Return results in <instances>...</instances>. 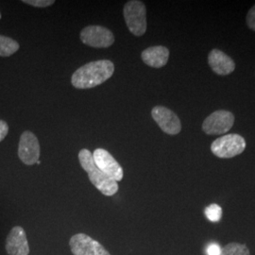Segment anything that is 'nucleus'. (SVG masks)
<instances>
[{
	"instance_id": "nucleus-1",
	"label": "nucleus",
	"mask_w": 255,
	"mask_h": 255,
	"mask_svg": "<svg viewBox=\"0 0 255 255\" xmlns=\"http://www.w3.org/2000/svg\"><path fill=\"white\" fill-rule=\"evenodd\" d=\"M115 72V65L109 60H100L84 64L72 75L71 83L78 89H89L109 80Z\"/></svg>"
},
{
	"instance_id": "nucleus-2",
	"label": "nucleus",
	"mask_w": 255,
	"mask_h": 255,
	"mask_svg": "<svg viewBox=\"0 0 255 255\" xmlns=\"http://www.w3.org/2000/svg\"><path fill=\"white\" fill-rule=\"evenodd\" d=\"M79 160L82 168L88 174L90 182L99 191L107 197L114 196L116 193H118L119 189L118 182L103 173L97 166L93 158V153L88 149L83 148L80 151Z\"/></svg>"
},
{
	"instance_id": "nucleus-3",
	"label": "nucleus",
	"mask_w": 255,
	"mask_h": 255,
	"mask_svg": "<svg viewBox=\"0 0 255 255\" xmlns=\"http://www.w3.org/2000/svg\"><path fill=\"white\" fill-rule=\"evenodd\" d=\"M124 18L128 30L135 36H142L146 33V8L142 1H128L123 9Z\"/></svg>"
},
{
	"instance_id": "nucleus-4",
	"label": "nucleus",
	"mask_w": 255,
	"mask_h": 255,
	"mask_svg": "<svg viewBox=\"0 0 255 255\" xmlns=\"http://www.w3.org/2000/svg\"><path fill=\"white\" fill-rule=\"evenodd\" d=\"M245 148L246 141L244 137L237 133H231L219 137L211 145V150L213 154L223 159H229L241 154Z\"/></svg>"
},
{
	"instance_id": "nucleus-5",
	"label": "nucleus",
	"mask_w": 255,
	"mask_h": 255,
	"mask_svg": "<svg viewBox=\"0 0 255 255\" xmlns=\"http://www.w3.org/2000/svg\"><path fill=\"white\" fill-rule=\"evenodd\" d=\"M235 116L225 110H219L211 114L202 123V129L208 135H219L228 132L234 126Z\"/></svg>"
},
{
	"instance_id": "nucleus-6",
	"label": "nucleus",
	"mask_w": 255,
	"mask_h": 255,
	"mask_svg": "<svg viewBox=\"0 0 255 255\" xmlns=\"http://www.w3.org/2000/svg\"><path fill=\"white\" fill-rule=\"evenodd\" d=\"M81 40L84 45L95 48H106L115 43L113 32L101 26H88L81 31Z\"/></svg>"
},
{
	"instance_id": "nucleus-7",
	"label": "nucleus",
	"mask_w": 255,
	"mask_h": 255,
	"mask_svg": "<svg viewBox=\"0 0 255 255\" xmlns=\"http://www.w3.org/2000/svg\"><path fill=\"white\" fill-rule=\"evenodd\" d=\"M69 245L74 255H111L99 241L85 234L73 236Z\"/></svg>"
},
{
	"instance_id": "nucleus-8",
	"label": "nucleus",
	"mask_w": 255,
	"mask_h": 255,
	"mask_svg": "<svg viewBox=\"0 0 255 255\" xmlns=\"http://www.w3.org/2000/svg\"><path fill=\"white\" fill-rule=\"evenodd\" d=\"M93 158L97 166L111 179L117 182L123 179L124 172L122 166L110 154L109 151L104 148H97L93 153Z\"/></svg>"
},
{
	"instance_id": "nucleus-9",
	"label": "nucleus",
	"mask_w": 255,
	"mask_h": 255,
	"mask_svg": "<svg viewBox=\"0 0 255 255\" xmlns=\"http://www.w3.org/2000/svg\"><path fill=\"white\" fill-rule=\"evenodd\" d=\"M18 156L20 160L27 165L37 164L40 158V144L36 135L26 130L20 137L18 145Z\"/></svg>"
},
{
	"instance_id": "nucleus-10",
	"label": "nucleus",
	"mask_w": 255,
	"mask_h": 255,
	"mask_svg": "<svg viewBox=\"0 0 255 255\" xmlns=\"http://www.w3.org/2000/svg\"><path fill=\"white\" fill-rule=\"evenodd\" d=\"M151 117L165 133L176 135L181 132V120L171 110L167 109L164 106H156L151 111Z\"/></svg>"
},
{
	"instance_id": "nucleus-11",
	"label": "nucleus",
	"mask_w": 255,
	"mask_h": 255,
	"mask_svg": "<svg viewBox=\"0 0 255 255\" xmlns=\"http://www.w3.org/2000/svg\"><path fill=\"white\" fill-rule=\"evenodd\" d=\"M6 252L9 255H28L29 247L25 230L15 226L10 230L6 239Z\"/></svg>"
},
{
	"instance_id": "nucleus-12",
	"label": "nucleus",
	"mask_w": 255,
	"mask_h": 255,
	"mask_svg": "<svg viewBox=\"0 0 255 255\" xmlns=\"http://www.w3.org/2000/svg\"><path fill=\"white\" fill-rule=\"evenodd\" d=\"M208 64L212 70L220 76L233 73L236 69L234 60L219 49H213L208 56Z\"/></svg>"
},
{
	"instance_id": "nucleus-13",
	"label": "nucleus",
	"mask_w": 255,
	"mask_h": 255,
	"mask_svg": "<svg viewBox=\"0 0 255 255\" xmlns=\"http://www.w3.org/2000/svg\"><path fill=\"white\" fill-rule=\"evenodd\" d=\"M141 57L146 65L153 68H161L168 62L169 50L165 46H151L145 49Z\"/></svg>"
},
{
	"instance_id": "nucleus-14",
	"label": "nucleus",
	"mask_w": 255,
	"mask_h": 255,
	"mask_svg": "<svg viewBox=\"0 0 255 255\" xmlns=\"http://www.w3.org/2000/svg\"><path fill=\"white\" fill-rule=\"evenodd\" d=\"M18 42L9 38V37L0 35V56L1 57H9L18 51Z\"/></svg>"
},
{
	"instance_id": "nucleus-15",
	"label": "nucleus",
	"mask_w": 255,
	"mask_h": 255,
	"mask_svg": "<svg viewBox=\"0 0 255 255\" xmlns=\"http://www.w3.org/2000/svg\"><path fill=\"white\" fill-rule=\"evenodd\" d=\"M220 255H251V254H250V250L245 244L233 242L221 248Z\"/></svg>"
},
{
	"instance_id": "nucleus-16",
	"label": "nucleus",
	"mask_w": 255,
	"mask_h": 255,
	"mask_svg": "<svg viewBox=\"0 0 255 255\" xmlns=\"http://www.w3.org/2000/svg\"><path fill=\"white\" fill-rule=\"evenodd\" d=\"M204 214L206 216V218L209 219L211 222H219L221 217H222V209L221 207L216 204V203H213L209 206L206 207V209L204 211Z\"/></svg>"
},
{
	"instance_id": "nucleus-17",
	"label": "nucleus",
	"mask_w": 255,
	"mask_h": 255,
	"mask_svg": "<svg viewBox=\"0 0 255 255\" xmlns=\"http://www.w3.org/2000/svg\"><path fill=\"white\" fill-rule=\"evenodd\" d=\"M23 3H26L27 5L37 7V8H46L54 4L55 1L54 0H24Z\"/></svg>"
},
{
	"instance_id": "nucleus-18",
	"label": "nucleus",
	"mask_w": 255,
	"mask_h": 255,
	"mask_svg": "<svg viewBox=\"0 0 255 255\" xmlns=\"http://www.w3.org/2000/svg\"><path fill=\"white\" fill-rule=\"evenodd\" d=\"M246 21L248 27L255 31V5L249 10L247 14Z\"/></svg>"
},
{
	"instance_id": "nucleus-19",
	"label": "nucleus",
	"mask_w": 255,
	"mask_h": 255,
	"mask_svg": "<svg viewBox=\"0 0 255 255\" xmlns=\"http://www.w3.org/2000/svg\"><path fill=\"white\" fill-rule=\"evenodd\" d=\"M207 255H220L221 254V248L217 243H211L206 249Z\"/></svg>"
},
{
	"instance_id": "nucleus-20",
	"label": "nucleus",
	"mask_w": 255,
	"mask_h": 255,
	"mask_svg": "<svg viewBox=\"0 0 255 255\" xmlns=\"http://www.w3.org/2000/svg\"><path fill=\"white\" fill-rule=\"evenodd\" d=\"M9 132V126L4 120H0V142L4 140Z\"/></svg>"
},
{
	"instance_id": "nucleus-21",
	"label": "nucleus",
	"mask_w": 255,
	"mask_h": 255,
	"mask_svg": "<svg viewBox=\"0 0 255 255\" xmlns=\"http://www.w3.org/2000/svg\"><path fill=\"white\" fill-rule=\"evenodd\" d=\"M0 19H1V13H0Z\"/></svg>"
}]
</instances>
